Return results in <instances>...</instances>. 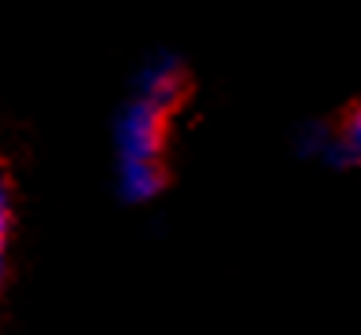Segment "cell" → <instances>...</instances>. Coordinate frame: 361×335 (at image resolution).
I'll use <instances>...</instances> for the list:
<instances>
[{"label":"cell","mask_w":361,"mask_h":335,"mask_svg":"<svg viewBox=\"0 0 361 335\" xmlns=\"http://www.w3.org/2000/svg\"><path fill=\"white\" fill-rule=\"evenodd\" d=\"M173 111L159 107L155 99L129 96L114 114V152L118 159H166Z\"/></svg>","instance_id":"1"},{"label":"cell","mask_w":361,"mask_h":335,"mask_svg":"<svg viewBox=\"0 0 361 335\" xmlns=\"http://www.w3.org/2000/svg\"><path fill=\"white\" fill-rule=\"evenodd\" d=\"M133 92L144 99H155L166 111H180L192 96V71L177 52H155L152 59L140 63V71L133 78Z\"/></svg>","instance_id":"2"},{"label":"cell","mask_w":361,"mask_h":335,"mask_svg":"<svg viewBox=\"0 0 361 335\" xmlns=\"http://www.w3.org/2000/svg\"><path fill=\"white\" fill-rule=\"evenodd\" d=\"M170 188L166 159H118L114 170V192L126 207H144Z\"/></svg>","instance_id":"3"},{"label":"cell","mask_w":361,"mask_h":335,"mask_svg":"<svg viewBox=\"0 0 361 335\" xmlns=\"http://www.w3.org/2000/svg\"><path fill=\"white\" fill-rule=\"evenodd\" d=\"M321 166L339 173L361 170V96L350 99L339 114H332V144H328Z\"/></svg>","instance_id":"4"},{"label":"cell","mask_w":361,"mask_h":335,"mask_svg":"<svg viewBox=\"0 0 361 335\" xmlns=\"http://www.w3.org/2000/svg\"><path fill=\"white\" fill-rule=\"evenodd\" d=\"M328 144H332V118H306L302 126H295V133H291V152L299 159L324 162Z\"/></svg>","instance_id":"5"},{"label":"cell","mask_w":361,"mask_h":335,"mask_svg":"<svg viewBox=\"0 0 361 335\" xmlns=\"http://www.w3.org/2000/svg\"><path fill=\"white\" fill-rule=\"evenodd\" d=\"M11 225H15V184H11L8 170L0 166V250H8Z\"/></svg>","instance_id":"6"},{"label":"cell","mask_w":361,"mask_h":335,"mask_svg":"<svg viewBox=\"0 0 361 335\" xmlns=\"http://www.w3.org/2000/svg\"><path fill=\"white\" fill-rule=\"evenodd\" d=\"M4 280H8V265H4V250H0V295H4Z\"/></svg>","instance_id":"7"}]
</instances>
